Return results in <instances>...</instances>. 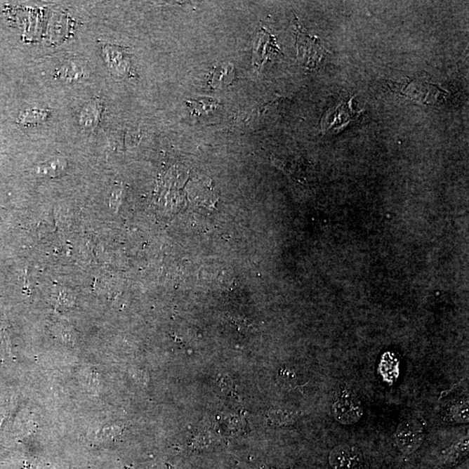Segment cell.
Segmentation results:
<instances>
[{
    "label": "cell",
    "instance_id": "277c9868",
    "mask_svg": "<svg viewBox=\"0 0 469 469\" xmlns=\"http://www.w3.org/2000/svg\"><path fill=\"white\" fill-rule=\"evenodd\" d=\"M329 463L333 469H362L364 461L357 449L350 445H339L332 450Z\"/></svg>",
    "mask_w": 469,
    "mask_h": 469
},
{
    "label": "cell",
    "instance_id": "7a4b0ae2",
    "mask_svg": "<svg viewBox=\"0 0 469 469\" xmlns=\"http://www.w3.org/2000/svg\"><path fill=\"white\" fill-rule=\"evenodd\" d=\"M424 440L423 427L416 421H403L395 433V442L403 454H411L420 448Z\"/></svg>",
    "mask_w": 469,
    "mask_h": 469
},
{
    "label": "cell",
    "instance_id": "7c38bea8",
    "mask_svg": "<svg viewBox=\"0 0 469 469\" xmlns=\"http://www.w3.org/2000/svg\"><path fill=\"white\" fill-rule=\"evenodd\" d=\"M47 113L46 111L41 110H31V111L25 112L24 115L21 116V119L23 123H35L36 121H43L46 119Z\"/></svg>",
    "mask_w": 469,
    "mask_h": 469
},
{
    "label": "cell",
    "instance_id": "3957f363",
    "mask_svg": "<svg viewBox=\"0 0 469 469\" xmlns=\"http://www.w3.org/2000/svg\"><path fill=\"white\" fill-rule=\"evenodd\" d=\"M296 41H298V57L302 63L307 67L316 65L324 53V50L319 44V40L304 34L298 28Z\"/></svg>",
    "mask_w": 469,
    "mask_h": 469
},
{
    "label": "cell",
    "instance_id": "30bf717a",
    "mask_svg": "<svg viewBox=\"0 0 469 469\" xmlns=\"http://www.w3.org/2000/svg\"><path fill=\"white\" fill-rule=\"evenodd\" d=\"M87 109L84 110L83 115L84 117V121L87 122L84 124L87 126H95L98 123V119L100 117V105L97 104H91L88 105Z\"/></svg>",
    "mask_w": 469,
    "mask_h": 469
},
{
    "label": "cell",
    "instance_id": "8992f818",
    "mask_svg": "<svg viewBox=\"0 0 469 469\" xmlns=\"http://www.w3.org/2000/svg\"><path fill=\"white\" fill-rule=\"evenodd\" d=\"M236 78L237 72L234 65L225 63L213 69L211 74L210 84L214 90H221L230 86Z\"/></svg>",
    "mask_w": 469,
    "mask_h": 469
},
{
    "label": "cell",
    "instance_id": "9c48e42d",
    "mask_svg": "<svg viewBox=\"0 0 469 469\" xmlns=\"http://www.w3.org/2000/svg\"><path fill=\"white\" fill-rule=\"evenodd\" d=\"M468 441L461 443L459 446L454 447L453 451L449 452L445 456L444 464L446 466H454V464L459 463L461 459H463L468 454Z\"/></svg>",
    "mask_w": 469,
    "mask_h": 469
},
{
    "label": "cell",
    "instance_id": "6da1fadb",
    "mask_svg": "<svg viewBox=\"0 0 469 469\" xmlns=\"http://www.w3.org/2000/svg\"><path fill=\"white\" fill-rule=\"evenodd\" d=\"M332 412L340 423L350 425L361 419L364 410L357 395L345 388L337 395Z\"/></svg>",
    "mask_w": 469,
    "mask_h": 469
},
{
    "label": "cell",
    "instance_id": "52a82bcc",
    "mask_svg": "<svg viewBox=\"0 0 469 469\" xmlns=\"http://www.w3.org/2000/svg\"><path fill=\"white\" fill-rule=\"evenodd\" d=\"M187 105L192 111V115L199 116L217 107L218 102L213 98H204L192 102H187Z\"/></svg>",
    "mask_w": 469,
    "mask_h": 469
},
{
    "label": "cell",
    "instance_id": "ba28073f",
    "mask_svg": "<svg viewBox=\"0 0 469 469\" xmlns=\"http://www.w3.org/2000/svg\"><path fill=\"white\" fill-rule=\"evenodd\" d=\"M57 74L60 78L67 79L68 81H75L84 78V72L78 65L72 63L58 70Z\"/></svg>",
    "mask_w": 469,
    "mask_h": 469
},
{
    "label": "cell",
    "instance_id": "5b68a950",
    "mask_svg": "<svg viewBox=\"0 0 469 469\" xmlns=\"http://www.w3.org/2000/svg\"><path fill=\"white\" fill-rule=\"evenodd\" d=\"M104 53L109 68L117 76L130 75L131 61L129 56L122 49L116 46L104 47Z\"/></svg>",
    "mask_w": 469,
    "mask_h": 469
},
{
    "label": "cell",
    "instance_id": "8fae6325",
    "mask_svg": "<svg viewBox=\"0 0 469 469\" xmlns=\"http://www.w3.org/2000/svg\"><path fill=\"white\" fill-rule=\"evenodd\" d=\"M49 164H46L45 166H41L38 169V172L39 173H44L46 175L55 176L60 173V172L63 170V164L65 162L61 159H57L51 161Z\"/></svg>",
    "mask_w": 469,
    "mask_h": 469
}]
</instances>
